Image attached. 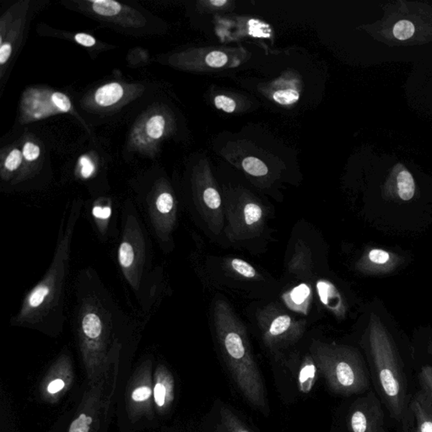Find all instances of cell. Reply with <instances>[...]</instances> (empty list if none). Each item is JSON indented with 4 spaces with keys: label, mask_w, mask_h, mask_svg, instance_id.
Masks as SVG:
<instances>
[{
    "label": "cell",
    "mask_w": 432,
    "mask_h": 432,
    "mask_svg": "<svg viewBox=\"0 0 432 432\" xmlns=\"http://www.w3.org/2000/svg\"><path fill=\"white\" fill-rule=\"evenodd\" d=\"M311 270L312 259L309 250L305 246H298L288 264L289 273L297 277L308 278L312 275Z\"/></svg>",
    "instance_id": "12"
},
{
    "label": "cell",
    "mask_w": 432,
    "mask_h": 432,
    "mask_svg": "<svg viewBox=\"0 0 432 432\" xmlns=\"http://www.w3.org/2000/svg\"><path fill=\"white\" fill-rule=\"evenodd\" d=\"M123 88L118 83H110L100 87L95 93L96 103L101 107L112 106L122 99Z\"/></svg>",
    "instance_id": "15"
},
{
    "label": "cell",
    "mask_w": 432,
    "mask_h": 432,
    "mask_svg": "<svg viewBox=\"0 0 432 432\" xmlns=\"http://www.w3.org/2000/svg\"><path fill=\"white\" fill-rule=\"evenodd\" d=\"M82 330L89 339H98L103 332V325L99 316L92 312L86 314L82 319Z\"/></svg>",
    "instance_id": "18"
},
{
    "label": "cell",
    "mask_w": 432,
    "mask_h": 432,
    "mask_svg": "<svg viewBox=\"0 0 432 432\" xmlns=\"http://www.w3.org/2000/svg\"><path fill=\"white\" fill-rule=\"evenodd\" d=\"M242 168L246 173L254 177L265 176L268 173L267 166L261 160L253 156L243 160Z\"/></svg>",
    "instance_id": "22"
},
{
    "label": "cell",
    "mask_w": 432,
    "mask_h": 432,
    "mask_svg": "<svg viewBox=\"0 0 432 432\" xmlns=\"http://www.w3.org/2000/svg\"><path fill=\"white\" fill-rule=\"evenodd\" d=\"M409 410L415 417V432H432V403L422 391L413 397Z\"/></svg>",
    "instance_id": "9"
},
{
    "label": "cell",
    "mask_w": 432,
    "mask_h": 432,
    "mask_svg": "<svg viewBox=\"0 0 432 432\" xmlns=\"http://www.w3.org/2000/svg\"><path fill=\"white\" fill-rule=\"evenodd\" d=\"M221 423L228 432H252L242 423V421L227 407L220 409Z\"/></svg>",
    "instance_id": "19"
},
{
    "label": "cell",
    "mask_w": 432,
    "mask_h": 432,
    "mask_svg": "<svg viewBox=\"0 0 432 432\" xmlns=\"http://www.w3.org/2000/svg\"><path fill=\"white\" fill-rule=\"evenodd\" d=\"M309 353L333 393L350 397L370 390L368 370L357 348L314 340Z\"/></svg>",
    "instance_id": "3"
},
{
    "label": "cell",
    "mask_w": 432,
    "mask_h": 432,
    "mask_svg": "<svg viewBox=\"0 0 432 432\" xmlns=\"http://www.w3.org/2000/svg\"><path fill=\"white\" fill-rule=\"evenodd\" d=\"M227 266L229 270L238 277L246 279H260L261 275L256 268L245 260L233 257L227 261Z\"/></svg>",
    "instance_id": "17"
},
{
    "label": "cell",
    "mask_w": 432,
    "mask_h": 432,
    "mask_svg": "<svg viewBox=\"0 0 432 432\" xmlns=\"http://www.w3.org/2000/svg\"><path fill=\"white\" fill-rule=\"evenodd\" d=\"M416 28L415 25L409 21L403 20L398 21L394 27V36L401 41L408 40L412 38L414 34H415Z\"/></svg>",
    "instance_id": "25"
},
{
    "label": "cell",
    "mask_w": 432,
    "mask_h": 432,
    "mask_svg": "<svg viewBox=\"0 0 432 432\" xmlns=\"http://www.w3.org/2000/svg\"><path fill=\"white\" fill-rule=\"evenodd\" d=\"M40 148L34 143L27 142L25 144L23 151L24 158L28 162L36 161L40 155Z\"/></svg>",
    "instance_id": "32"
},
{
    "label": "cell",
    "mask_w": 432,
    "mask_h": 432,
    "mask_svg": "<svg viewBox=\"0 0 432 432\" xmlns=\"http://www.w3.org/2000/svg\"><path fill=\"white\" fill-rule=\"evenodd\" d=\"M92 423V417L82 414L77 419L73 421L68 432H89Z\"/></svg>",
    "instance_id": "28"
},
{
    "label": "cell",
    "mask_w": 432,
    "mask_h": 432,
    "mask_svg": "<svg viewBox=\"0 0 432 432\" xmlns=\"http://www.w3.org/2000/svg\"><path fill=\"white\" fill-rule=\"evenodd\" d=\"M368 331L377 390L392 418L405 421L409 412L407 379L393 337L375 314L370 316Z\"/></svg>",
    "instance_id": "2"
},
{
    "label": "cell",
    "mask_w": 432,
    "mask_h": 432,
    "mask_svg": "<svg viewBox=\"0 0 432 432\" xmlns=\"http://www.w3.org/2000/svg\"><path fill=\"white\" fill-rule=\"evenodd\" d=\"M12 53V46L9 42L3 43L0 48V64L3 65L9 60Z\"/></svg>",
    "instance_id": "37"
},
{
    "label": "cell",
    "mask_w": 432,
    "mask_h": 432,
    "mask_svg": "<svg viewBox=\"0 0 432 432\" xmlns=\"http://www.w3.org/2000/svg\"><path fill=\"white\" fill-rule=\"evenodd\" d=\"M228 57L227 54L219 51H214V52L209 53L205 58L206 64L209 67L212 68H220L223 67L225 64L227 63Z\"/></svg>",
    "instance_id": "29"
},
{
    "label": "cell",
    "mask_w": 432,
    "mask_h": 432,
    "mask_svg": "<svg viewBox=\"0 0 432 432\" xmlns=\"http://www.w3.org/2000/svg\"><path fill=\"white\" fill-rule=\"evenodd\" d=\"M152 391L148 386H140L136 388L132 393V398L136 402H143L150 398Z\"/></svg>",
    "instance_id": "34"
},
{
    "label": "cell",
    "mask_w": 432,
    "mask_h": 432,
    "mask_svg": "<svg viewBox=\"0 0 432 432\" xmlns=\"http://www.w3.org/2000/svg\"><path fill=\"white\" fill-rule=\"evenodd\" d=\"M212 317L221 354L238 390L254 408L268 412L263 377L254 359L245 325L224 299L214 301Z\"/></svg>",
    "instance_id": "1"
},
{
    "label": "cell",
    "mask_w": 432,
    "mask_h": 432,
    "mask_svg": "<svg viewBox=\"0 0 432 432\" xmlns=\"http://www.w3.org/2000/svg\"><path fill=\"white\" fill-rule=\"evenodd\" d=\"M156 208L162 214H169L174 208V199L169 192H162L156 199Z\"/></svg>",
    "instance_id": "27"
},
{
    "label": "cell",
    "mask_w": 432,
    "mask_h": 432,
    "mask_svg": "<svg viewBox=\"0 0 432 432\" xmlns=\"http://www.w3.org/2000/svg\"><path fill=\"white\" fill-rule=\"evenodd\" d=\"M318 372V366L311 354L305 355L297 373V383H298L301 393L305 394L311 393L317 382Z\"/></svg>",
    "instance_id": "11"
},
{
    "label": "cell",
    "mask_w": 432,
    "mask_h": 432,
    "mask_svg": "<svg viewBox=\"0 0 432 432\" xmlns=\"http://www.w3.org/2000/svg\"><path fill=\"white\" fill-rule=\"evenodd\" d=\"M64 385L65 384L63 380L58 379L52 381V382L49 384L47 390H48L49 393L51 394H57L63 390Z\"/></svg>",
    "instance_id": "38"
},
{
    "label": "cell",
    "mask_w": 432,
    "mask_h": 432,
    "mask_svg": "<svg viewBox=\"0 0 432 432\" xmlns=\"http://www.w3.org/2000/svg\"><path fill=\"white\" fill-rule=\"evenodd\" d=\"M224 212V230L229 241H252L264 233L267 212L259 202L246 199L226 202Z\"/></svg>",
    "instance_id": "5"
},
{
    "label": "cell",
    "mask_w": 432,
    "mask_h": 432,
    "mask_svg": "<svg viewBox=\"0 0 432 432\" xmlns=\"http://www.w3.org/2000/svg\"><path fill=\"white\" fill-rule=\"evenodd\" d=\"M93 216L97 218V219L107 220L111 216L112 209L110 207H104L101 208L100 206L94 207L92 209Z\"/></svg>",
    "instance_id": "36"
},
{
    "label": "cell",
    "mask_w": 432,
    "mask_h": 432,
    "mask_svg": "<svg viewBox=\"0 0 432 432\" xmlns=\"http://www.w3.org/2000/svg\"><path fill=\"white\" fill-rule=\"evenodd\" d=\"M90 3H92L94 12L101 16H115L122 10L120 3L114 1V0H95V1H90Z\"/></svg>",
    "instance_id": "20"
},
{
    "label": "cell",
    "mask_w": 432,
    "mask_h": 432,
    "mask_svg": "<svg viewBox=\"0 0 432 432\" xmlns=\"http://www.w3.org/2000/svg\"><path fill=\"white\" fill-rule=\"evenodd\" d=\"M154 398L155 404L160 408L170 404L173 398V381L168 373L160 374L158 382L154 388Z\"/></svg>",
    "instance_id": "14"
},
{
    "label": "cell",
    "mask_w": 432,
    "mask_h": 432,
    "mask_svg": "<svg viewBox=\"0 0 432 432\" xmlns=\"http://www.w3.org/2000/svg\"><path fill=\"white\" fill-rule=\"evenodd\" d=\"M166 128V120L162 115L152 116L145 125V132L150 139L158 140L161 139L164 134Z\"/></svg>",
    "instance_id": "21"
},
{
    "label": "cell",
    "mask_w": 432,
    "mask_h": 432,
    "mask_svg": "<svg viewBox=\"0 0 432 432\" xmlns=\"http://www.w3.org/2000/svg\"><path fill=\"white\" fill-rule=\"evenodd\" d=\"M318 292L320 298L327 307L330 308L337 317L344 318L346 315V310L342 309L333 300L344 301L342 297L340 295L339 292L335 286L327 281H319L318 283Z\"/></svg>",
    "instance_id": "13"
},
{
    "label": "cell",
    "mask_w": 432,
    "mask_h": 432,
    "mask_svg": "<svg viewBox=\"0 0 432 432\" xmlns=\"http://www.w3.org/2000/svg\"><path fill=\"white\" fill-rule=\"evenodd\" d=\"M71 107L70 98L61 92L51 93L35 90L25 95L23 101L25 114L31 120L68 112Z\"/></svg>",
    "instance_id": "7"
},
{
    "label": "cell",
    "mask_w": 432,
    "mask_h": 432,
    "mask_svg": "<svg viewBox=\"0 0 432 432\" xmlns=\"http://www.w3.org/2000/svg\"><path fill=\"white\" fill-rule=\"evenodd\" d=\"M75 41L84 47H87V48H90V47H93L96 45L97 41L96 39L93 38V36L86 34H78L75 36Z\"/></svg>",
    "instance_id": "35"
},
{
    "label": "cell",
    "mask_w": 432,
    "mask_h": 432,
    "mask_svg": "<svg viewBox=\"0 0 432 432\" xmlns=\"http://www.w3.org/2000/svg\"><path fill=\"white\" fill-rule=\"evenodd\" d=\"M347 424L350 432H387L382 403L375 392L368 391L352 403Z\"/></svg>",
    "instance_id": "6"
},
{
    "label": "cell",
    "mask_w": 432,
    "mask_h": 432,
    "mask_svg": "<svg viewBox=\"0 0 432 432\" xmlns=\"http://www.w3.org/2000/svg\"><path fill=\"white\" fill-rule=\"evenodd\" d=\"M273 99L275 103L288 106L297 103L300 99V94L294 89L279 90L273 94Z\"/></svg>",
    "instance_id": "24"
},
{
    "label": "cell",
    "mask_w": 432,
    "mask_h": 432,
    "mask_svg": "<svg viewBox=\"0 0 432 432\" xmlns=\"http://www.w3.org/2000/svg\"><path fill=\"white\" fill-rule=\"evenodd\" d=\"M256 318L264 346L273 352L296 344L306 329V322L297 320L275 304L261 308Z\"/></svg>",
    "instance_id": "4"
},
{
    "label": "cell",
    "mask_w": 432,
    "mask_h": 432,
    "mask_svg": "<svg viewBox=\"0 0 432 432\" xmlns=\"http://www.w3.org/2000/svg\"><path fill=\"white\" fill-rule=\"evenodd\" d=\"M396 197L402 201H409L416 194V183L408 170H402L396 175Z\"/></svg>",
    "instance_id": "16"
},
{
    "label": "cell",
    "mask_w": 432,
    "mask_h": 432,
    "mask_svg": "<svg viewBox=\"0 0 432 432\" xmlns=\"http://www.w3.org/2000/svg\"><path fill=\"white\" fill-rule=\"evenodd\" d=\"M227 2V1H226V0H212V1H210V3L215 6H223L224 5H226Z\"/></svg>",
    "instance_id": "39"
},
{
    "label": "cell",
    "mask_w": 432,
    "mask_h": 432,
    "mask_svg": "<svg viewBox=\"0 0 432 432\" xmlns=\"http://www.w3.org/2000/svg\"><path fill=\"white\" fill-rule=\"evenodd\" d=\"M79 165L81 166V175L84 179H89L95 172V166L88 156H82L79 159Z\"/></svg>",
    "instance_id": "33"
},
{
    "label": "cell",
    "mask_w": 432,
    "mask_h": 432,
    "mask_svg": "<svg viewBox=\"0 0 432 432\" xmlns=\"http://www.w3.org/2000/svg\"><path fill=\"white\" fill-rule=\"evenodd\" d=\"M404 262L401 256L381 249H368L355 263V270L366 275L391 274Z\"/></svg>",
    "instance_id": "8"
},
{
    "label": "cell",
    "mask_w": 432,
    "mask_h": 432,
    "mask_svg": "<svg viewBox=\"0 0 432 432\" xmlns=\"http://www.w3.org/2000/svg\"><path fill=\"white\" fill-rule=\"evenodd\" d=\"M215 105L218 109H221L227 114H231L235 111L237 104L231 98L227 96L220 95L215 98Z\"/></svg>",
    "instance_id": "30"
},
{
    "label": "cell",
    "mask_w": 432,
    "mask_h": 432,
    "mask_svg": "<svg viewBox=\"0 0 432 432\" xmlns=\"http://www.w3.org/2000/svg\"><path fill=\"white\" fill-rule=\"evenodd\" d=\"M421 391L427 395L432 403V366H424L418 376Z\"/></svg>",
    "instance_id": "23"
},
{
    "label": "cell",
    "mask_w": 432,
    "mask_h": 432,
    "mask_svg": "<svg viewBox=\"0 0 432 432\" xmlns=\"http://www.w3.org/2000/svg\"><path fill=\"white\" fill-rule=\"evenodd\" d=\"M118 260L121 266L128 268L132 266L134 260L133 246L129 242H123L119 248Z\"/></svg>",
    "instance_id": "26"
},
{
    "label": "cell",
    "mask_w": 432,
    "mask_h": 432,
    "mask_svg": "<svg viewBox=\"0 0 432 432\" xmlns=\"http://www.w3.org/2000/svg\"><path fill=\"white\" fill-rule=\"evenodd\" d=\"M282 298L290 310L307 314L312 298L311 286L307 284L297 285L285 293Z\"/></svg>",
    "instance_id": "10"
},
{
    "label": "cell",
    "mask_w": 432,
    "mask_h": 432,
    "mask_svg": "<svg viewBox=\"0 0 432 432\" xmlns=\"http://www.w3.org/2000/svg\"><path fill=\"white\" fill-rule=\"evenodd\" d=\"M23 154L21 153V151L17 150V149L10 152L5 162L6 169H8L10 172H13V170L19 168L21 162H23Z\"/></svg>",
    "instance_id": "31"
}]
</instances>
